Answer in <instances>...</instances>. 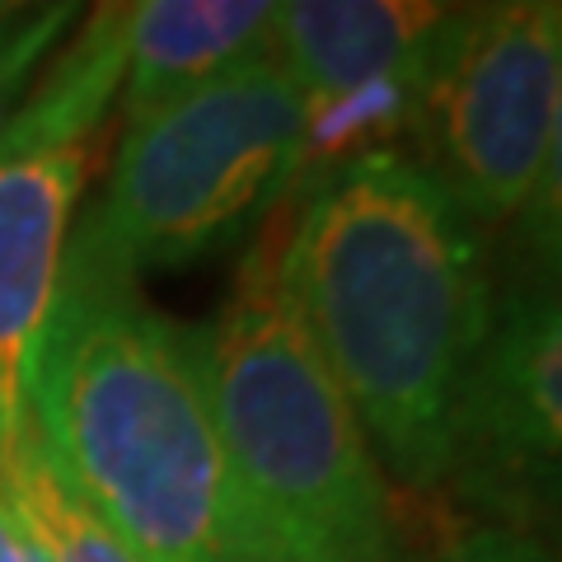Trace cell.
Masks as SVG:
<instances>
[{
  "mask_svg": "<svg viewBox=\"0 0 562 562\" xmlns=\"http://www.w3.org/2000/svg\"><path fill=\"white\" fill-rule=\"evenodd\" d=\"M277 281L380 469L413 492L441 487L497 310L479 221L408 155L375 150L305 188Z\"/></svg>",
  "mask_w": 562,
  "mask_h": 562,
  "instance_id": "cell-1",
  "label": "cell"
},
{
  "mask_svg": "<svg viewBox=\"0 0 562 562\" xmlns=\"http://www.w3.org/2000/svg\"><path fill=\"white\" fill-rule=\"evenodd\" d=\"M29 417L76 497L136 562H239L188 328L136 281L61 262Z\"/></svg>",
  "mask_w": 562,
  "mask_h": 562,
  "instance_id": "cell-2",
  "label": "cell"
},
{
  "mask_svg": "<svg viewBox=\"0 0 562 562\" xmlns=\"http://www.w3.org/2000/svg\"><path fill=\"white\" fill-rule=\"evenodd\" d=\"M188 342L239 562H398L390 479L268 258L249 262L216 319L188 328Z\"/></svg>",
  "mask_w": 562,
  "mask_h": 562,
  "instance_id": "cell-3",
  "label": "cell"
},
{
  "mask_svg": "<svg viewBox=\"0 0 562 562\" xmlns=\"http://www.w3.org/2000/svg\"><path fill=\"white\" fill-rule=\"evenodd\" d=\"M295 140L301 94L272 52H258L127 127L99 206L70 231L66 262L136 281L221 249L291 183Z\"/></svg>",
  "mask_w": 562,
  "mask_h": 562,
  "instance_id": "cell-4",
  "label": "cell"
},
{
  "mask_svg": "<svg viewBox=\"0 0 562 562\" xmlns=\"http://www.w3.org/2000/svg\"><path fill=\"white\" fill-rule=\"evenodd\" d=\"M562 5H446L417 61L403 136L479 225H558Z\"/></svg>",
  "mask_w": 562,
  "mask_h": 562,
  "instance_id": "cell-5",
  "label": "cell"
},
{
  "mask_svg": "<svg viewBox=\"0 0 562 562\" xmlns=\"http://www.w3.org/2000/svg\"><path fill=\"white\" fill-rule=\"evenodd\" d=\"M127 5H99L0 132V454L29 413V371L70 244L94 136L122 90Z\"/></svg>",
  "mask_w": 562,
  "mask_h": 562,
  "instance_id": "cell-6",
  "label": "cell"
},
{
  "mask_svg": "<svg viewBox=\"0 0 562 562\" xmlns=\"http://www.w3.org/2000/svg\"><path fill=\"white\" fill-rule=\"evenodd\" d=\"M562 446V324L553 281H530L497 301L487 338L473 357L450 431L441 487L460 502L525 520L553 506Z\"/></svg>",
  "mask_w": 562,
  "mask_h": 562,
  "instance_id": "cell-7",
  "label": "cell"
},
{
  "mask_svg": "<svg viewBox=\"0 0 562 562\" xmlns=\"http://www.w3.org/2000/svg\"><path fill=\"white\" fill-rule=\"evenodd\" d=\"M441 14L422 0H295L272 5L268 52L301 103H319L413 70Z\"/></svg>",
  "mask_w": 562,
  "mask_h": 562,
  "instance_id": "cell-8",
  "label": "cell"
},
{
  "mask_svg": "<svg viewBox=\"0 0 562 562\" xmlns=\"http://www.w3.org/2000/svg\"><path fill=\"white\" fill-rule=\"evenodd\" d=\"M262 0H140L122 24V117L127 127L206 90L268 52Z\"/></svg>",
  "mask_w": 562,
  "mask_h": 562,
  "instance_id": "cell-9",
  "label": "cell"
},
{
  "mask_svg": "<svg viewBox=\"0 0 562 562\" xmlns=\"http://www.w3.org/2000/svg\"><path fill=\"white\" fill-rule=\"evenodd\" d=\"M0 497H5L14 525L47 553V562H136L76 497V487L66 483L61 464L52 460L29 413L10 450L0 454Z\"/></svg>",
  "mask_w": 562,
  "mask_h": 562,
  "instance_id": "cell-10",
  "label": "cell"
},
{
  "mask_svg": "<svg viewBox=\"0 0 562 562\" xmlns=\"http://www.w3.org/2000/svg\"><path fill=\"white\" fill-rule=\"evenodd\" d=\"M76 14L80 5H14L0 20V132L20 113L43 66L57 57Z\"/></svg>",
  "mask_w": 562,
  "mask_h": 562,
  "instance_id": "cell-11",
  "label": "cell"
},
{
  "mask_svg": "<svg viewBox=\"0 0 562 562\" xmlns=\"http://www.w3.org/2000/svg\"><path fill=\"white\" fill-rule=\"evenodd\" d=\"M422 562H558L553 549L535 530H516V525H479L460 539L441 543Z\"/></svg>",
  "mask_w": 562,
  "mask_h": 562,
  "instance_id": "cell-12",
  "label": "cell"
},
{
  "mask_svg": "<svg viewBox=\"0 0 562 562\" xmlns=\"http://www.w3.org/2000/svg\"><path fill=\"white\" fill-rule=\"evenodd\" d=\"M0 562H20V530L10 520L5 497H0Z\"/></svg>",
  "mask_w": 562,
  "mask_h": 562,
  "instance_id": "cell-13",
  "label": "cell"
},
{
  "mask_svg": "<svg viewBox=\"0 0 562 562\" xmlns=\"http://www.w3.org/2000/svg\"><path fill=\"white\" fill-rule=\"evenodd\" d=\"M10 520H14V516H10ZM14 530H20V525H14ZM20 562H47V553H43L24 530H20Z\"/></svg>",
  "mask_w": 562,
  "mask_h": 562,
  "instance_id": "cell-14",
  "label": "cell"
},
{
  "mask_svg": "<svg viewBox=\"0 0 562 562\" xmlns=\"http://www.w3.org/2000/svg\"><path fill=\"white\" fill-rule=\"evenodd\" d=\"M14 10V0H0V20H5V14Z\"/></svg>",
  "mask_w": 562,
  "mask_h": 562,
  "instance_id": "cell-15",
  "label": "cell"
}]
</instances>
